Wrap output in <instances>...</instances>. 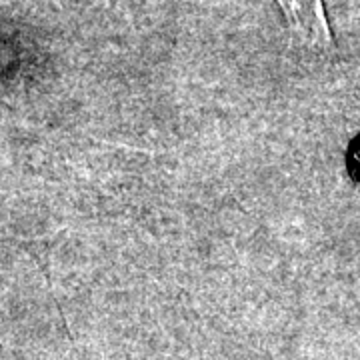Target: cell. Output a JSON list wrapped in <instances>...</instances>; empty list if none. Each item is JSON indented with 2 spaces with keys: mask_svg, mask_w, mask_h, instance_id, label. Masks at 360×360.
Masks as SVG:
<instances>
[{
  "mask_svg": "<svg viewBox=\"0 0 360 360\" xmlns=\"http://www.w3.org/2000/svg\"><path fill=\"white\" fill-rule=\"evenodd\" d=\"M283 11L290 37L300 49L316 54L335 51L322 0H276Z\"/></svg>",
  "mask_w": 360,
  "mask_h": 360,
  "instance_id": "6da1fadb",
  "label": "cell"
},
{
  "mask_svg": "<svg viewBox=\"0 0 360 360\" xmlns=\"http://www.w3.org/2000/svg\"><path fill=\"white\" fill-rule=\"evenodd\" d=\"M356 160H359V168H360V148H359V155H356Z\"/></svg>",
  "mask_w": 360,
  "mask_h": 360,
  "instance_id": "7a4b0ae2",
  "label": "cell"
}]
</instances>
